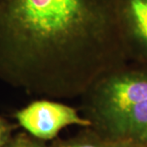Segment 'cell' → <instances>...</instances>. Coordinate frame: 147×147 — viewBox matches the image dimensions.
Listing matches in <instances>:
<instances>
[{
  "mask_svg": "<svg viewBox=\"0 0 147 147\" xmlns=\"http://www.w3.org/2000/svg\"><path fill=\"white\" fill-rule=\"evenodd\" d=\"M116 140H131L147 147V100L129 112Z\"/></svg>",
  "mask_w": 147,
  "mask_h": 147,
  "instance_id": "3957f363",
  "label": "cell"
},
{
  "mask_svg": "<svg viewBox=\"0 0 147 147\" xmlns=\"http://www.w3.org/2000/svg\"><path fill=\"white\" fill-rule=\"evenodd\" d=\"M15 117L29 135L40 141L52 140L68 126L92 127L89 119L79 115L74 108L45 99L29 104L18 110Z\"/></svg>",
  "mask_w": 147,
  "mask_h": 147,
  "instance_id": "7a4b0ae2",
  "label": "cell"
},
{
  "mask_svg": "<svg viewBox=\"0 0 147 147\" xmlns=\"http://www.w3.org/2000/svg\"><path fill=\"white\" fill-rule=\"evenodd\" d=\"M85 95H89L88 119L92 127L108 141H115L129 112L147 100V74L115 71Z\"/></svg>",
  "mask_w": 147,
  "mask_h": 147,
  "instance_id": "6da1fadb",
  "label": "cell"
},
{
  "mask_svg": "<svg viewBox=\"0 0 147 147\" xmlns=\"http://www.w3.org/2000/svg\"><path fill=\"white\" fill-rule=\"evenodd\" d=\"M12 127L0 116V147H6L11 139Z\"/></svg>",
  "mask_w": 147,
  "mask_h": 147,
  "instance_id": "52a82bcc",
  "label": "cell"
},
{
  "mask_svg": "<svg viewBox=\"0 0 147 147\" xmlns=\"http://www.w3.org/2000/svg\"><path fill=\"white\" fill-rule=\"evenodd\" d=\"M6 147H47L42 141L33 137L30 135L20 133L11 137Z\"/></svg>",
  "mask_w": 147,
  "mask_h": 147,
  "instance_id": "8992f818",
  "label": "cell"
},
{
  "mask_svg": "<svg viewBox=\"0 0 147 147\" xmlns=\"http://www.w3.org/2000/svg\"><path fill=\"white\" fill-rule=\"evenodd\" d=\"M109 141L96 130H88L67 140H56L52 147H108Z\"/></svg>",
  "mask_w": 147,
  "mask_h": 147,
  "instance_id": "5b68a950",
  "label": "cell"
},
{
  "mask_svg": "<svg viewBox=\"0 0 147 147\" xmlns=\"http://www.w3.org/2000/svg\"><path fill=\"white\" fill-rule=\"evenodd\" d=\"M128 16L133 37L147 51V0H129Z\"/></svg>",
  "mask_w": 147,
  "mask_h": 147,
  "instance_id": "277c9868",
  "label": "cell"
},
{
  "mask_svg": "<svg viewBox=\"0 0 147 147\" xmlns=\"http://www.w3.org/2000/svg\"><path fill=\"white\" fill-rule=\"evenodd\" d=\"M108 147H145L142 145L131 140H115L109 141Z\"/></svg>",
  "mask_w": 147,
  "mask_h": 147,
  "instance_id": "ba28073f",
  "label": "cell"
}]
</instances>
